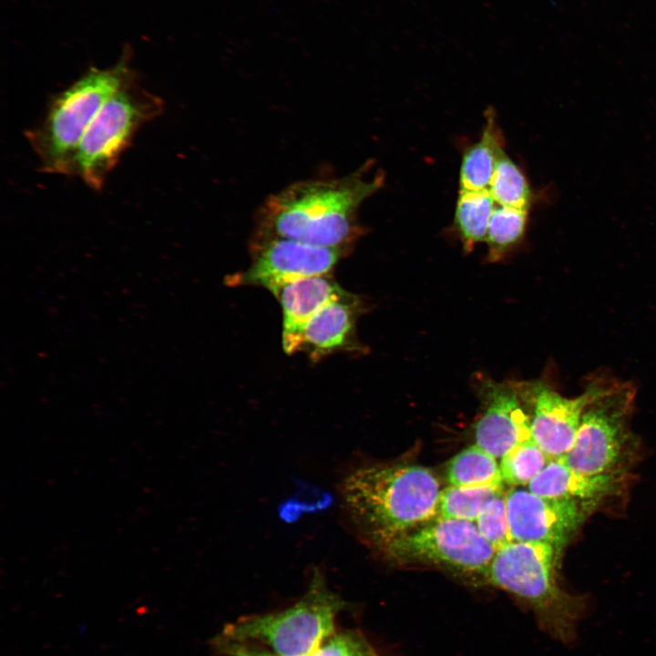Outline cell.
<instances>
[{
    "mask_svg": "<svg viewBox=\"0 0 656 656\" xmlns=\"http://www.w3.org/2000/svg\"><path fill=\"white\" fill-rule=\"evenodd\" d=\"M373 168L368 161L343 177L290 184L263 202L256 234L345 251L364 231L359 208L384 182V173H372Z\"/></svg>",
    "mask_w": 656,
    "mask_h": 656,
    "instance_id": "obj_1",
    "label": "cell"
},
{
    "mask_svg": "<svg viewBox=\"0 0 656 656\" xmlns=\"http://www.w3.org/2000/svg\"><path fill=\"white\" fill-rule=\"evenodd\" d=\"M440 492L435 474L416 465H364L339 484L344 513L377 548L436 518Z\"/></svg>",
    "mask_w": 656,
    "mask_h": 656,
    "instance_id": "obj_2",
    "label": "cell"
},
{
    "mask_svg": "<svg viewBox=\"0 0 656 656\" xmlns=\"http://www.w3.org/2000/svg\"><path fill=\"white\" fill-rule=\"evenodd\" d=\"M558 553L549 543L512 541L496 550L485 580L524 602L545 632L569 644L576 640L587 603L559 586L555 574Z\"/></svg>",
    "mask_w": 656,
    "mask_h": 656,
    "instance_id": "obj_3",
    "label": "cell"
},
{
    "mask_svg": "<svg viewBox=\"0 0 656 656\" xmlns=\"http://www.w3.org/2000/svg\"><path fill=\"white\" fill-rule=\"evenodd\" d=\"M136 80L128 57L113 67H90L54 96L42 120L25 132L45 173L67 175L77 146L103 104Z\"/></svg>",
    "mask_w": 656,
    "mask_h": 656,
    "instance_id": "obj_4",
    "label": "cell"
},
{
    "mask_svg": "<svg viewBox=\"0 0 656 656\" xmlns=\"http://www.w3.org/2000/svg\"><path fill=\"white\" fill-rule=\"evenodd\" d=\"M343 608V600L316 571L292 605L241 617L228 623L218 637L255 645L275 656H309L336 631V619Z\"/></svg>",
    "mask_w": 656,
    "mask_h": 656,
    "instance_id": "obj_5",
    "label": "cell"
},
{
    "mask_svg": "<svg viewBox=\"0 0 656 656\" xmlns=\"http://www.w3.org/2000/svg\"><path fill=\"white\" fill-rule=\"evenodd\" d=\"M163 110V100L140 87L136 80L122 87L90 122L74 154L68 176L79 178L96 191L101 190L137 131Z\"/></svg>",
    "mask_w": 656,
    "mask_h": 656,
    "instance_id": "obj_6",
    "label": "cell"
},
{
    "mask_svg": "<svg viewBox=\"0 0 656 656\" xmlns=\"http://www.w3.org/2000/svg\"><path fill=\"white\" fill-rule=\"evenodd\" d=\"M634 396L631 384L603 377L582 412L573 445L562 461L586 475L620 473L631 439L629 418Z\"/></svg>",
    "mask_w": 656,
    "mask_h": 656,
    "instance_id": "obj_7",
    "label": "cell"
},
{
    "mask_svg": "<svg viewBox=\"0 0 656 656\" xmlns=\"http://www.w3.org/2000/svg\"><path fill=\"white\" fill-rule=\"evenodd\" d=\"M379 549L395 563L435 565L484 579L496 552L475 522L437 517Z\"/></svg>",
    "mask_w": 656,
    "mask_h": 656,
    "instance_id": "obj_8",
    "label": "cell"
},
{
    "mask_svg": "<svg viewBox=\"0 0 656 656\" xmlns=\"http://www.w3.org/2000/svg\"><path fill=\"white\" fill-rule=\"evenodd\" d=\"M251 250L252 262L241 282L272 292L298 279L328 274L344 251L259 234L255 235Z\"/></svg>",
    "mask_w": 656,
    "mask_h": 656,
    "instance_id": "obj_9",
    "label": "cell"
},
{
    "mask_svg": "<svg viewBox=\"0 0 656 656\" xmlns=\"http://www.w3.org/2000/svg\"><path fill=\"white\" fill-rule=\"evenodd\" d=\"M507 507L513 541L549 543L559 552L597 506L515 487L507 492Z\"/></svg>",
    "mask_w": 656,
    "mask_h": 656,
    "instance_id": "obj_10",
    "label": "cell"
},
{
    "mask_svg": "<svg viewBox=\"0 0 656 656\" xmlns=\"http://www.w3.org/2000/svg\"><path fill=\"white\" fill-rule=\"evenodd\" d=\"M603 377L589 381L584 392L568 398L540 383L526 384L531 396L533 441L551 458L563 457L571 448L582 412L597 394Z\"/></svg>",
    "mask_w": 656,
    "mask_h": 656,
    "instance_id": "obj_11",
    "label": "cell"
},
{
    "mask_svg": "<svg viewBox=\"0 0 656 656\" xmlns=\"http://www.w3.org/2000/svg\"><path fill=\"white\" fill-rule=\"evenodd\" d=\"M514 386L492 380L481 385L486 407L475 425V441L497 459L532 439L531 419L520 403L518 387Z\"/></svg>",
    "mask_w": 656,
    "mask_h": 656,
    "instance_id": "obj_12",
    "label": "cell"
},
{
    "mask_svg": "<svg viewBox=\"0 0 656 656\" xmlns=\"http://www.w3.org/2000/svg\"><path fill=\"white\" fill-rule=\"evenodd\" d=\"M362 304L347 293L315 313L302 329L294 353L304 351L319 358L343 350L356 349L355 323Z\"/></svg>",
    "mask_w": 656,
    "mask_h": 656,
    "instance_id": "obj_13",
    "label": "cell"
},
{
    "mask_svg": "<svg viewBox=\"0 0 656 656\" xmlns=\"http://www.w3.org/2000/svg\"><path fill=\"white\" fill-rule=\"evenodd\" d=\"M283 313L282 346L294 354L300 333L308 320L328 302L343 297V291L328 274L298 279L272 292Z\"/></svg>",
    "mask_w": 656,
    "mask_h": 656,
    "instance_id": "obj_14",
    "label": "cell"
},
{
    "mask_svg": "<svg viewBox=\"0 0 656 656\" xmlns=\"http://www.w3.org/2000/svg\"><path fill=\"white\" fill-rule=\"evenodd\" d=\"M619 474L590 476L551 459L528 484V489L543 497L572 500L598 506L619 488Z\"/></svg>",
    "mask_w": 656,
    "mask_h": 656,
    "instance_id": "obj_15",
    "label": "cell"
},
{
    "mask_svg": "<svg viewBox=\"0 0 656 656\" xmlns=\"http://www.w3.org/2000/svg\"><path fill=\"white\" fill-rule=\"evenodd\" d=\"M504 137L495 112H486L482 135L463 154L459 170V191H480L489 188L500 155L505 151Z\"/></svg>",
    "mask_w": 656,
    "mask_h": 656,
    "instance_id": "obj_16",
    "label": "cell"
},
{
    "mask_svg": "<svg viewBox=\"0 0 656 656\" xmlns=\"http://www.w3.org/2000/svg\"><path fill=\"white\" fill-rule=\"evenodd\" d=\"M213 649L222 656H275L255 645L230 641L219 637ZM309 656H380L367 638L357 630L335 631Z\"/></svg>",
    "mask_w": 656,
    "mask_h": 656,
    "instance_id": "obj_17",
    "label": "cell"
},
{
    "mask_svg": "<svg viewBox=\"0 0 656 656\" xmlns=\"http://www.w3.org/2000/svg\"><path fill=\"white\" fill-rule=\"evenodd\" d=\"M496 202L488 190L459 191L454 214V226L466 252L485 241Z\"/></svg>",
    "mask_w": 656,
    "mask_h": 656,
    "instance_id": "obj_18",
    "label": "cell"
},
{
    "mask_svg": "<svg viewBox=\"0 0 656 656\" xmlns=\"http://www.w3.org/2000/svg\"><path fill=\"white\" fill-rule=\"evenodd\" d=\"M446 478L457 487H503L497 458L476 444L456 454L448 463Z\"/></svg>",
    "mask_w": 656,
    "mask_h": 656,
    "instance_id": "obj_19",
    "label": "cell"
},
{
    "mask_svg": "<svg viewBox=\"0 0 656 656\" xmlns=\"http://www.w3.org/2000/svg\"><path fill=\"white\" fill-rule=\"evenodd\" d=\"M528 220V210L496 205L485 240L490 262L502 260L522 241Z\"/></svg>",
    "mask_w": 656,
    "mask_h": 656,
    "instance_id": "obj_20",
    "label": "cell"
},
{
    "mask_svg": "<svg viewBox=\"0 0 656 656\" xmlns=\"http://www.w3.org/2000/svg\"><path fill=\"white\" fill-rule=\"evenodd\" d=\"M488 190L497 205L528 210L533 194L520 168L504 151L496 165Z\"/></svg>",
    "mask_w": 656,
    "mask_h": 656,
    "instance_id": "obj_21",
    "label": "cell"
},
{
    "mask_svg": "<svg viewBox=\"0 0 656 656\" xmlns=\"http://www.w3.org/2000/svg\"><path fill=\"white\" fill-rule=\"evenodd\" d=\"M503 489L494 487H457L441 489L437 518L475 522L484 507Z\"/></svg>",
    "mask_w": 656,
    "mask_h": 656,
    "instance_id": "obj_22",
    "label": "cell"
},
{
    "mask_svg": "<svg viewBox=\"0 0 656 656\" xmlns=\"http://www.w3.org/2000/svg\"><path fill=\"white\" fill-rule=\"evenodd\" d=\"M550 460L533 439L523 442L500 458L503 482L513 487L528 486Z\"/></svg>",
    "mask_w": 656,
    "mask_h": 656,
    "instance_id": "obj_23",
    "label": "cell"
},
{
    "mask_svg": "<svg viewBox=\"0 0 656 656\" xmlns=\"http://www.w3.org/2000/svg\"><path fill=\"white\" fill-rule=\"evenodd\" d=\"M475 523L480 534L496 550L512 542L507 507V492H504L503 489L500 490L484 507Z\"/></svg>",
    "mask_w": 656,
    "mask_h": 656,
    "instance_id": "obj_24",
    "label": "cell"
}]
</instances>
